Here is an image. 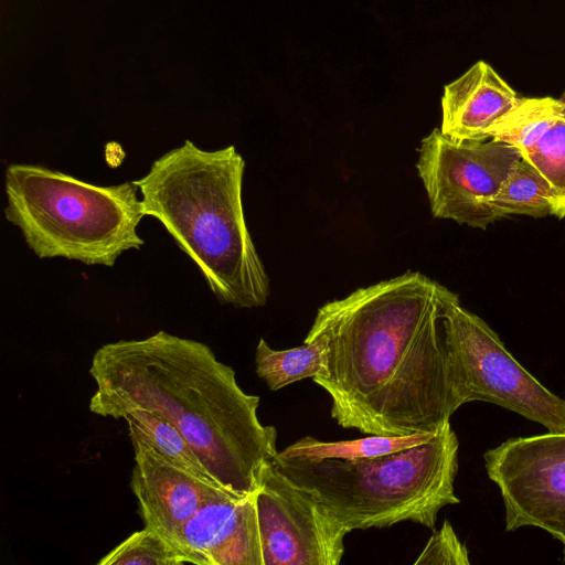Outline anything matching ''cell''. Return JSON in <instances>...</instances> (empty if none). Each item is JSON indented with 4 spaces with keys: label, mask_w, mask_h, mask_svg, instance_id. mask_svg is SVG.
<instances>
[{
    "label": "cell",
    "mask_w": 565,
    "mask_h": 565,
    "mask_svg": "<svg viewBox=\"0 0 565 565\" xmlns=\"http://www.w3.org/2000/svg\"><path fill=\"white\" fill-rule=\"evenodd\" d=\"M447 289L407 270L319 308L309 332L328 338L329 375L312 380L338 425L404 436L450 420L459 407L441 328Z\"/></svg>",
    "instance_id": "cell-1"
},
{
    "label": "cell",
    "mask_w": 565,
    "mask_h": 565,
    "mask_svg": "<svg viewBox=\"0 0 565 565\" xmlns=\"http://www.w3.org/2000/svg\"><path fill=\"white\" fill-rule=\"evenodd\" d=\"M89 374V411L122 418L143 409L170 422L223 489L255 493L277 455V430L257 415L259 397L245 393L235 371L196 340L158 331L102 345Z\"/></svg>",
    "instance_id": "cell-2"
},
{
    "label": "cell",
    "mask_w": 565,
    "mask_h": 565,
    "mask_svg": "<svg viewBox=\"0 0 565 565\" xmlns=\"http://www.w3.org/2000/svg\"><path fill=\"white\" fill-rule=\"evenodd\" d=\"M244 169L234 146L206 151L185 140L134 183L145 216L163 225L216 298L250 309L266 305L269 278L245 221Z\"/></svg>",
    "instance_id": "cell-3"
},
{
    "label": "cell",
    "mask_w": 565,
    "mask_h": 565,
    "mask_svg": "<svg viewBox=\"0 0 565 565\" xmlns=\"http://www.w3.org/2000/svg\"><path fill=\"white\" fill-rule=\"evenodd\" d=\"M459 441L447 422L436 436L401 451L355 460L281 459L276 467L308 489L349 531L411 521L435 530L455 493Z\"/></svg>",
    "instance_id": "cell-4"
},
{
    "label": "cell",
    "mask_w": 565,
    "mask_h": 565,
    "mask_svg": "<svg viewBox=\"0 0 565 565\" xmlns=\"http://www.w3.org/2000/svg\"><path fill=\"white\" fill-rule=\"evenodd\" d=\"M4 188L6 218L39 258L111 267L145 244L137 233L145 214L134 181L100 186L40 164L12 163Z\"/></svg>",
    "instance_id": "cell-5"
},
{
    "label": "cell",
    "mask_w": 565,
    "mask_h": 565,
    "mask_svg": "<svg viewBox=\"0 0 565 565\" xmlns=\"http://www.w3.org/2000/svg\"><path fill=\"white\" fill-rule=\"evenodd\" d=\"M441 328L457 406L481 401L565 431V399L552 393L509 352L499 335L447 289Z\"/></svg>",
    "instance_id": "cell-6"
},
{
    "label": "cell",
    "mask_w": 565,
    "mask_h": 565,
    "mask_svg": "<svg viewBox=\"0 0 565 565\" xmlns=\"http://www.w3.org/2000/svg\"><path fill=\"white\" fill-rule=\"evenodd\" d=\"M521 158L509 143L454 140L435 128L422 140L416 163L431 214L486 230L500 220L491 201Z\"/></svg>",
    "instance_id": "cell-7"
},
{
    "label": "cell",
    "mask_w": 565,
    "mask_h": 565,
    "mask_svg": "<svg viewBox=\"0 0 565 565\" xmlns=\"http://www.w3.org/2000/svg\"><path fill=\"white\" fill-rule=\"evenodd\" d=\"M483 460L503 500L505 531H546L561 542L565 562V431L509 438Z\"/></svg>",
    "instance_id": "cell-8"
},
{
    "label": "cell",
    "mask_w": 565,
    "mask_h": 565,
    "mask_svg": "<svg viewBox=\"0 0 565 565\" xmlns=\"http://www.w3.org/2000/svg\"><path fill=\"white\" fill-rule=\"evenodd\" d=\"M264 565H338L349 531L274 460L256 492Z\"/></svg>",
    "instance_id": "cell-9"
},
{
    "label": "cell",
    "mask_w": 565,
    "mask_h": 565,
    "mask_svg": "<svg viewBox=\"0 0 565 565\" xmlns=\"http://www.w3.org/2000/svg\"><path fill=\"white\" fill-rule=\"evenodd\" d=\"M256 492H225L177 532L171 544L185 564L264 565Z\"/></svg>",
    "instance_id": "cell-10"
},
{
    "label": "cell",
    "mask_w": 565,
    "mask_h": 565,
    "mask_svg": "<svg viewBox=\"0 0 565 565\" xmlns=\"http://www.w3.org/2000/svg\"><path fill=\"white\" fill-rule=\"evenodd\" d=\"M129 437L135 450L131 489L145 526L171 544L177 532L204 504L230 491L184 472L142 440Z\"/></svg>",
    "instance_id": "cell-11"
},
{
    "label": "cell",
    "mask_w": 565,
    "mask_h": 565,
    "mask_svg": "<svg viewBox=\"0 0 565 565\" xmlns=\"http://www.w3.org/2000/svg\"><path fill=\"white\" fill-rule=\"evenodd\" d=\"M520 99L491 65L478 61L444 87L439 129L454 140H488L494 125Z\"/></svg>",
    "instance_id": "cell-12"
},
{
    "label": "cell",
    "mask_w": 565,
    "mask_h": 565,
    "mask_svg": "<svg viewBox=\"0 0 565 565\" xmlns=\"http://www.w3.org/2000/svg\"><path fill=\"white\" fill-rule=\"evenodd\" d=\"M255 365L257 375L270 391H278L305 379L329 375V342L323 333L308 332L303 344L287 350H274L259 339Z\"/></svg>",
    "instance_id": "cell-13"
},
{
    "label": "cell",
    "mask_w": 565,
    "mask_h": 565,
    "mask_svg": "<svg viewBox=\"0 0 565 565\" xmlns=\"http://www.w3.org/2000/svg\"><path fill=\"white\" fill-rule=\"evenodd\" d=\"M438 430L404 436L370 435L364 438L340 441H321L306 436L278 452L277 457L309 461L371 458L425 444L431 440Z\"/></svg>",
    "instance_id": "cell-14"
},
{
    "label": "cell",
    "mask_w": 565,
    "mask_h": 565,
    "mask_svg": "<svg viewBox=\"0 0 565 565\" xmlns=\"http://www.w3.org/2000/svg\"><path fill=\"white\" fill-rule=\"evenodd\" d=\"M121 419L128 424L129 436L142 440L184 472L206 483L218 486L183 435L166 418L148 411L131 409Z\"/></svg>",
    "instance_id": "cell-15"
},
{
    "label": "cell",
    "mask_w": 565,
    "mask_h": 565,
    "mask_svg": "<svg viewBox=\"0 0 565 565\" xmlns=\"http://www.w3.org/2000/svg\"><path fill=\"white\" fill-rule=\"evenodd\" d=\"M499 218L554 215L555 195L548 181L525 159H519L491 201Z\"/></svg>",
    "instance_id": "cell-16"
},
{
    "label": "cell",
    "mask_w": 565,
    "mask_h": 565,
    "mask_svg": "<svg viewBox=\"0 0 565 565\" xmlns=\"http://www.w3.org/2000/svg\"><path fill=\"white\" fill-rule=\"evenodd\" d=\"M521 157L530 162L551 184L555 195L554 216H565V120L556 117Z\"/></svg>",
    "instance_id": "cell-17"
},
{
    "label": "cell",
    "mask_w": 565,
    "mask_h": 565,
    "mask_svg": "<svg viewBox=\"0 0 565 565\" xmlns=\"http://www.w3.org/2000/svg\"><path fill=\"white\" fill-rule=\"evenodd\" d=\"M98 565H182L175 548L157 531L145 526L103 556Z\"/></svg>",
    "instance_id": "cell-18"
},
{
    "label": "cell",
    "mask_w": 565,
    "mask_h": 565,
    "mask_svg": "<svg viewBox=\"0 0 565 565\" xmlns=\"http://www.w3.org/2000/svg\"><path fill=\"white\" fill-rule=\"evenodd\" d=\"M415 565H469V552L457 536L451 523L445 520L420 552Z\"/></svg>",
    "instance_id": "cell-19"
},
{
    "label": "cell",
    "mask_w": 565,
    "mask_h": 565,
    "mask_svg": "<svg viewBox=\"0 0 565 565\" xmlns=\"http://www.w3.org/2000/svg\"><path fill=\"white\" fill-rule=\"evenodd\" d=\"M557 117L565 120V93L557 99Z\"/></svg>",
    "instance_id": "cell-20"
}]
</instances>
